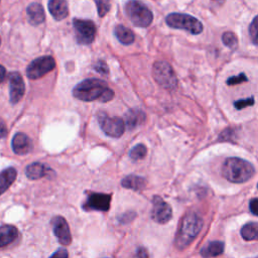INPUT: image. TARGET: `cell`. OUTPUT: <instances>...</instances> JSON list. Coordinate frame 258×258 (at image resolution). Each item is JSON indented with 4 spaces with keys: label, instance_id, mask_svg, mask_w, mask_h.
<instances>
[{
    "label": "cell",
    "instance_id": "9a60e30c",
    "mask_svg": "<svg viewBox=\"0 0 258 258\" xmlns=\"http://www.w3.org/2000/svg\"><path fill=\"white\" fill-rule=\"evenodd\" d=\"M26 14H27L28 22L34 26L41 24L45 19L43 7L41 6V4L37 2H32L27 6Z\"/></svg>",
    "mask_w": 258,
    "mask_h": 258
},
{
    "label": "cell",
    "instance_id": "7c38bea8",
    "mask_svg": "<svg viewBox=\"0 0 258 258\" xmlns=\"http://www.w3.org/2000/svg\"><path fill=\"white\" fill-rule=\"evenodd\" d=\"M53 233L61 245L68 246L72 243V235L69 228V224L61 216H55L50 221Z\"/></svg>",
    "mask_w": 258,
    "mask_h": 258
},
{
    "label": "cell",
    "instance_id": "ba28073f",
    "mask_svg": "<svg viewBox=\"0 0 258 258\" xmlns=\"http://www.w3.org/2000/svg\"><path fill=\"white\" fill-rule=\"evenodd\" d=\"M55 67V60L52 56L44 55L33 59L26 69V76L30 80L40 79Z\"/></svg>",
    "mask_w": 258,
    "mask_h": 258
},
{
    "label": "cell",
    "instance_id": "3957f363",
    "mask_svg": "<svg viewBox=\"0 0 258 258\" xmlns=\"http://www.w3.org/2000/svg\"><path fill=\"white\" fill-rule=\"evenodd\" d=\"M255 173L254 166L247 160L239 157L227 158L222 167L223 176L234 183H243Z\"/></svg>",
    "mask_w": 258,
    "mask_h": 258
},
{
    "label": "cell",
    "instance_id": "8fae6325",
    "mask_svg": "<svg viewBox=\"0 0 258 258\" xmlns=\"http://www.w3.org/2000/svg\"><path fill=\"white\" fill-rule=\"evenodd\" d=\"M151 218L158 224H166L172 217L171 207L160 197L155 196L152 200Z\"/></svg>",
    "mask_w": 258,
    "mask_h": 258
},
{
    "label": "cell",
    "instance_id": "d6a6232c",
    "mask_svg": "<svg viewBox=\"0 0 258 258\" xmlns=\"http://www.w3.org/2000/svg\"><path fill=\"white\" fill-rule=\"evenodd\" d=\"M7 133H8V130H7L6 124L2 119H0V138L5 137L7 135Z\"/></svg>",
    "mask_w": 258,
    "mask_h": 258
},
{
    "label": "cell",
    "instance_id": "83f0119b",
    "mask_svg": "<svg viewBox=\"0 0 258 258\" xmlns=\"http://www.w3.org/2000/svg\"><path fill=\"white\" fill-rule=\"evenodd\" d=\"M98 14L100 17H104L110 10V0H95Z\"/></svg>",
    "mask_w": 258,
    "mask_h": 258
},
{
    "label": "cell",
    "instance_id": "44dd1931",
    "mask_svg": "<svg viewBox=\"0 0 258 258\" xmlns=\"http://www.w3.org/2000/svg\"><path fill=\"white\" fill-rule=\"evenodd\" d=\"M114 34L121 43L126 45L131 44L135 39L133 31L124 25H117L114 28Z\"/></svg>",
    "mask_w": 258,
    "mask_h": 258
},
{
    "label": "cell",
    "instance_id": "e575fe53",
    "mask_svg": "<svg viewBox=\"0 0 258 258\" xmlns=\"http://www.w3.org/2000/svg\"><path fill=\"white\" fill-rule=\"evenodd\" d=\"M5 76H6V70H5L4 67H2V66L0 64V84L4 81Z\"/></svg>",
    "mask_w": 258,
    "mask_h": 258
},
{
    "label": "cell",
    "instance_id": "836d02e7",
    "mask_svg": "<svg viewBox=\"0 0 258 258\" xmlns=\"http://www.w3.org/2000/svg\"><path fill=\"white\" fill-rule=\"evenodd\" d=\"M57 256H60V257H68V256H69V253H68L64 249H59V250H57L56 252H54L53 254H51V257H57Z\"/></svg>",
    "mask_w": 258,
    "mask_h": 258
},
{
    "label": "cell",
    "instance_id": "2e32d148",
    "mask_svg": "<svg viewBox=\"0 0 258 258\" xmlns=\"http://www.w3.org/2000/svg\"><path fill=\"white\" fill-rule=\"evenodd\" d=\"M48 11L55 20H62L69 14V8L66 0H48Z\"/></svg>",
    "mask_w": 258,
    "mask_h": 258
},
{
    "label": "cell",
    "instance_id": "f1b7e54d",
    "mask_svg": "<svg viewBox=\"0 0 258 258\" xmlns=\"http://www.w3.org/2000/svg\"><path fill=\"white\" fill-rule=\"evenodd\" d=\"M255 103V100L253 97H249V98H246V99H240V100H237L234 102V106L237 110H241V109H244L246 107H249V106H253Z\"/></svg>",
    "mask_w": 258,
    "mask_h": 258
},
{
    "label": "cell",
    "instance_id": "30bf717a",
    "mask_svg": "<svg viewBox=\"0 0 258 258\" xmlns=\"http://www.w3.org/2000/svg\"><path fill=\"white\" fill-rule=\"evenodd\" d=\"M112 196L110 194L90 192L83 204L84 211H100L107 212L110 209Z\"/></svg>",
    "mask_w": 258,
    "mask_h": 258
},
{
    "label": "cell",
    "instance_id": "52a82bcc",
    "mask_svg": "<svg viewBox=\"0 0 258 258\" xmlns=\"http://www.w3.org/2000/svg\"><path fill=\"white\" fill-rule=\"evenodd\" d=\"M73 26L76 34L77 42L80 44H90L94 41L97 28L93 21L88 19H77L73 20Z\"/></svg>",
    "mask_w": 258,
    "mask_h": 258
},
{
    "label": "cell",
    "instance_id": "7402d4cb",
    "mask_svg": "<svg viewBox=\"0 0 258 258\" xmlns=\"http://www.w3.org/2000/svg\"><path fill=\"white\" fill-rule=\"evenodd\" d=\"M224 243L220 241H212L207 246L201 249V255L203 257H216L224 252Z\"/></svg>",
    "mask_w": 258,
    "mask_h": 258
},
{
    "label": "cell",
    "instance_id": "5bb4252c",
    "mask_svg": "<svg viewBox=\"0 0 258 258\" xmlns=\"http://www.w3.org/2000/svg\"><path fill=\"white\" fill-rule=\"evenodd\" d=\"M12 149L14 153L18 155H24L31 151L32 149V141L31 139L24 133H16L12 138Z\"/></svg>",
    "mask_w": 258,
    "mask_h": 258
},
{
    "label": "cell",
    "instance_id": "4fadbf2b",
    "mask_svg": "<svg viewBox=\"0 0 258 258\" xmlns=\"http://www.w3.org/2000/svg\"><path fill=\"white\" fill-rule=\"evenodd\" d=\"M25 93V85L21 75L13 72L9 75V97L11 104H17Z\"/></svg>",
    "mask_w": 258,
    "mask_h": 258
},
{
    "label": "cell",
    "instance_id": "cb8c5ba5",
    "mask_svg": "<svg viewBox=\"0 0 258 258\" xmlns=\"http://www.w3.org/2000/svg\"><path fill=\"white\" fill-rule=\"evenodd\" d=\"M241 236L246 241L258 240V223L251 222L245 224L241 229Z\"/></svg>",
    "mask_w": 258,
    "mask_h": 258
},
{
    "label": "cell",
    "instance_id": "f546056e",
    "mask_svg": "<svg viewBox=\"0 0 258 258\" xmlns=\"http://www.w3.org/2000/svg\"><path fill=\"white\" fill-rule=\"evenodd\" d=\"M248 81L246 75L244 73H240L239 75L237 76H233V77H230L228 80H227V85L229 86H234V85H238V84H241V83H246Z\"/></svg>",
    "mask_w": 258,
    "mask_h": 258
},
{
    "label": "cell",
    "instance_id": "d590c367",
    "mask_svg": "<svg viewBox=\"0 0 258 258\" xmlns=\"http://www.w3.org/2000/svg\"><path fill=\"white\" fill-rule=\"evenodd\" d=\"M136 256H138V257H147L148 253L146 252L145 249H139V250H137Z\"/></svg>",
    "mask_w": 258,
    "mask_h": 258
},
{
    "label": "cell",
    "instance_id": "6da1fadb",
    "mask_svg": "<svg viewBox=\"0 0 258 258\" xmlns=\"http://www.w3.org/2000/svg\"><path fill=\"white\" fill-rule=\"evenodd\" d=\"M73 95L75 98L91 102L99 100L101 102H108L113 99L114 92L111 90L107 84L99 79H86L79 83L73 90Z\"/></svg>",
    "mask_w": 258,
    "mask_h": 258
},
{
    "label": "cell",
    "instance_id": "4dcf8cb0",
    "mask_svg": "<svg viewBox=\"0 0 258 258\" xmlns=\"http://www.w3.org/2000/svg\"><path fill=\"white\" fill-rule=\"evenodd\" d=\"M94 69L95 71H97L99 74H102V75H108L109 73V69H108V66L107 63L104 61V60H98L95 64H94Z\"/></svg>",
    "mask_w": 258,
    "mask_h": 258
},
{
    "label": "cell",
    "instance_id": "4316f807",
    "mask_svg": "<svg viewBox=\"0 0 258 258\" xmlns=\"http://www.w3.org/2000/svg\"><path fill=\"white\" fill-rule=\"evenodd\" d=\"M248 31H249V36L251 38V41L255 45H258V15H256L251 21Z\"/></svg>",
    "mask_w": 258,
    "mask_h": 258
},
{
    "label": "cell",
    "instance_id": "e0dca14e",
    "mask_svg": "<svg viewBox=\"0 0 258 258\" xmlns=\"http://www.w3.org/2000/svg\"><path fill=\"white\" fill-rule=\"evenodd\" d=\"M18 237V230L12 225L0 226V248L14 242Z\"/></svg>",
    "mask_w": 258,
    "mask_h": 258
},
{
    "label": "cell",
    "instance_id": "603a6c76",
    "mask_svg": "<svg viewBox=\"0 0 258 258\" xmlns=\"http://www.w3.org/2000/svg\"><path fill=\"white\" fill-rule=\"evenodd\" d=\"M46 173V167L40 162H33L25 169V174L29 179H39Z\"/></svg>",
    "mask_w": 258,
    "mask_h": 258
},
{
    "label": "cell",
    "instance_id": "ffe728a7",
    "mask_svg": "<svg viewBox=\"0 0 258 258\" xmlns=\"http://www.w3.org/2000/svg\"><path fill=\"white\" fill-rule=\"evenodd\" d=\"M125 121L129 129H134L145 121L144 112L137 109H130L125 116Z\"/></svg>",
    "mask_w": 258,
    "mask_h": 258
},
{
    "label": "cell",
    "instance_id": "7a4b0ae2",
    "mask_svg": "<svg viewBox=\"0 0 258 258\" xmlns=\"http://www.w3.org/2000/svg\"><path fill=\"white\" fill-rule=\"evenodd\" d=\"M203 228V219L196 212L186 213L178 226L174 238V245L178 250L186 248L199 235Z\"/></svg>",
    "mask_w": 258,
    "mask_h": 258
},
{
    "label": "cell",
    "instance_id": "d4e9b609",
    "mask_svg": "<svg viewBox=\"0 0 258 258\" xmlns=\"http://www.w3.org/2000/svg\"><path fill=\"white\" fill-rule=\"evenodd\" d=\"M223 43L231 49H235L238 46V38L232 31H226L222 35Z\"/></svg>",
    "mask_w": 258,
    "mask_h": 258
},
{
    "label": "cell",
    "instance_id": "ac0fdd59",
    "mask_svg": "<svg viewBox=\"0 0 258 258\" xmlns=\"http://www.w3.org/2000/svg\"><path fill=\"white\" fill-rule=\"evenodd\" d=\"M17 171L13 167H8L0 172V195L6 191L9 186L15 181Z\"/></svg>",
    "mask_w": 258,
    "mask_h": 258
},
{
    "label": "cell",
    "instance_id": "5b68a950",
    "mask_svg": "<svg viewBox=\"0 0 258 258\" xmlns=\"http://www.w3.org/2000/svg\"><path fill=\"white\" fill-rule=\"evenodd\" d=\"M125 11L131 22L138 27H147L153 20V14L151 10L143 3L131 0L125 5Z\"/></svg>",
    "mask_w": 258,
    "mask_h": 258
},
{
    "label": "cell",
    "instance_id": "f35d334b",
    "mask_svg": "<svg viewBox=\"0 0 258 258\" xmlns=\"http://www.w3.org/2000/svg\"><path fill=\"white\" fill-rule=\"evenodd\" d=\"M257 188H258V184H257Z\"/></svg>",
    "mask_w": 258,
    "mask_h": 258
},
{
    "label": "cell",
    "instance_id": "74e56055",
    "mask_svg": "<svg viewBox=\"0 0 258 258\" xmlns=\"http://www.w3.org/2000/svg\"><path fill=\"white\" fill-rule=\"evenodd\" d=\"M0 44H1V38H0Z\"/></svg>",
    "mask_w": 258,
    "mask_h": 258
},
{
    "label": "cell",
    "instance_id": "d6986e66",
    "mask_svg": "<svg viewBox=\"0 0 258 258\" xmlns=\"http://www.w3.org/2000/svg\"><path fill=\"white\" fill-rule=\"evenodd\" d=\"M121 184L125 188L133 190H142L146 185V179L143 178L142 176L130 174L122 179Z\"/></svg>",
    "mask_w": 258,
    "mask_h": 258
},
{
    "label": "cell",
    "instance_id": "484cf974",
    "mask_svg": "<svg viewBox=\"0 0 258 258\" xmlns=\"http://www.w3.org/2000/svg\"><path fill=\"white\" fill-rule=\"evenodd\" d=\"M147 153V148L144 144H137L136 146H134L130 152H129V156L133 159V160H140L142 158L145 157Z\"/></svg>",
    "mask_w": 258,
    "mask_h": 258
},
{
    "label": "cell",
    "instance_id": "8d00e7d4",
    "mask_svg": "<svg viewBox=\"0 0 258 258\" xmlns=\"http://www.w3.org/2000/svg\"><path fill=\"white\" fill-rule=\"evenodd\" d=\"M213 1H215L216 3H218V4H220V5H223L226 0H213Z\"/></svg>",
    "mask_w": 258,
    "mask_h": 258
},
{
    "label": "cell",
    "instance_id": "9c48e42d",
    "mask_svg": "<svg viewBox=\"0 0 258 258\" xmlns=\"http://www.w3.org/2000/svg\"><path fill=\"white\" fill-rule=\"evenodd\" d=\"M98 121L102 130L108 136L118 138L124 133L125 123L120 117H109L106 113L100 112Z\"/></svg>",
    "mask_w": 258,
    "mask_h": 258
},
{
    "label": "cell",
    "instance_id": "277c9868",
    "mask_svg": "<svg viewBox=\"0 0 258 258\" xmlns=\"http://www.w3.org/2000/svg\"><path fill=\"white\" fill-rule=\"evenodd\" d=\"M165 22L171 28L182 29L195 35L200 34L204 28L202 22L198 18L185 13H169L165 17Z\"/></svg>",
    "mask_w": 258,
    "mask_h": 258
},
{
    "label": "cell",
    "instance_id": "8992f818",
    "mask_svg": "<svg viewBox=\"0 0 258 258\" xmlns=\"http://www.w3.org/2000/svg\"><path fill=\"white\" fill-rule=\"evenodd\" d=\"M152 75L158 85L166 90H174L177 86L176 76L169 63L163 60L154 62Z\"/></svg>",
    "mask_w": 258,
    "mask_h": 258
},
{
    "label": "cell",
    "instance_id": "1f68e13d",
    "mask_svg": "<svg viewBox=\"0 0 258 258\" xmlns=\"http://www.w3.org/2000/svg\"><path fill=\"white\" fill-rule=\"evenodd\" d=\"M249 209H250V212L255 215V216H258V198H254L250 201L249 203Z\"/></svg>",
    "mask_w": 258,
    "mask_h": 258
}]
</instances>
